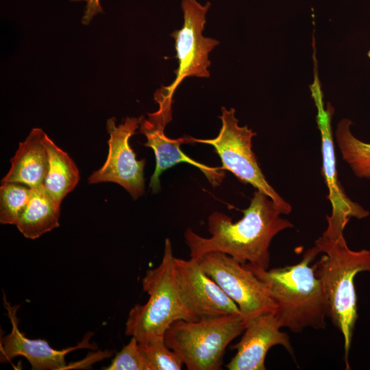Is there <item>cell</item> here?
Wrapping results in <instances>:
<instances>
[{"label": "cell", "instance_id": "cell-1", "mask_svg": "<svg viewBox=\"0 0 370 370\" xmlns=\"http://www.w3.org/2000/svg\"><path fill=\"white\" fill-rule=\"evenodd\" d=\"M243 217L236 222L220 212L208 217L211 234L204 238L188 228L185 241L190 258H199L213 251L225 253L242 264L268 269L270 263L269 247L272 239L280 232L293 227L283 219L280 207L265 193L256 190Z\"/></svg>", "mask_w": 370, "mask_h": 370}, {"label": "cell", "instance_id": "cell-2", "mask_svg": "<svg viewBox=\"0 0 370 370\" xmlns=\"http://www.w3.org/2000/svg\"><path fill=\"white\" fill-rule=\"evenodd\" d=\"M321 253L308 249L296 264L263 269L245 265L267 286L275 305L274 314L281 328L300 332L306 328L324 329L328 306L321 284L310 263Z\"/></svg>", "mask_w": 370, "mask_h": 370}, {"label": "cell", "instance_id": "cell-3", "mask_svg": "<svg viewBox=\"0 0 370 370\" xmlns=\"http://www.w3.org/2000/svg\"><path fill=\"white\" fill-rule=\"evenodd\" d=\"M324 254L313 265L328 306V317L344 339L345 362L349 369L348 355L358 319L354 278L370 271V249H350L344 236L336 240L323 236L314 242Z\"/></svg>", "mask_w": 370, "mask_h": 370}, {"label": "cell", "instance_id": "cell-4", "mask_svg": "<svg viewBox=\"0 0 370 370\" xmlns=\"http://www.w3.org/2000/svg\"><path fill=\"white\" fill-rule=\"evenodd\" d=\"M175 256L169 238L164 242L160 264L147 270L142 279L147 301L136 304L129 311L125 334L139 343L164 341L166 330L178 320H199L185 304L175 275Z\"/></svg>", "mask_w": 370, "mask_h": 370}, {"label": "cell", "instance_id": "cell-5", "mask_svg": "<svg viewBox=\"0 0 370 370\" xmlns=\"http://www.w3.org/2000/svg\"><path fill=\"white\" fill-rule=\"evenodd\" d=\"M246 328L243 315L178 320L166 332V345L188 370H219L227 347Z\"/></svg>", "mask_w": 370, "mask_h": 370}, {"label": "cell", "instance_id": "cell-6", "mask_svg": "<svg viewBox=\"0 0 370 370\" xmlns=\"http://www.w3.org/2000/svg\"><path fill=\"white\" fill-rule=\"evenodd\" d=\"M221 127L217 137L199 139L192 137L193 143L212 145L219 156L223 171L233 173L240 181L252 185L269 196L282 210L284 214L291 212V206L282 199L269 184L259 166L252 151V138L256 135L247 125L240 126L235 110L221 108Z\"/></svg>", "mask_w": 370, "mask_h": 370}, {"label": "cell", "instance_id": "cell-7", "mask_svg": "<svg viewBox=\"0 0 370 370\" xmlns=\"http://www.w3.org/2000/svg\"><path fill=\"white\" fill-rule=\"evenodd\" d=\"M210 2L201 4L197 0H182L184 23L180 29L171 34L175 40L178 67L174 71L175 78L167 86H162L154 95L156 102L173 103L175 89L187 77H208L210 52L219 42L202 34L206 23Z\"/></svg>", "mask_w": 370, "mask_h": 370}, {"label": "cell", "instance_id": "cell-8", "mask_svg": "<svg viewBox=\"0 0 370 370\" xmlns=\"http://www.w3.org/2000/svg\"><path fill=\"white\" fill-rule=\"evenodd\" d=\"M311 96L317 110V123L321 133L322 173L328 188V199L332 211L327 217L328 226L322 236L336 240L343 236V231L351 218L362 219L369 212L346 195L338 180L331 121L334 109L330 103L326 108L317 66H314V79L310 85Z\"/></svg>", "mask_w": 370, "mask_h": 370}, {"label": "cell", "instance_id": "cell-9", "mask_svg": "<svg viewBox=\"0 0 370 370\" xmlns=\"http://www.w3.org/2000/svg\"><path fill=\"white\" fill-rule=\"evenodd\" d=\"M196 259L238 306L246 326L260 314L274 312L275 305L266 284L245 265L219 251L207 253Z\"/></svg>", "mask_w": 370, "mask_h": 370}, {"label": "cell", "instance_id": "cell-10", "mask_svg": "<svg viewBox=\"0 0 370 370\" xmlns=\"http://www.w3.org/2000/svg\"><path fill=\"white\" fill-rule=\"evenodd\" d=\"M143 116L126 117L118 126L112 117L106 122L110 135L108 153L103 166L88 177L89 184L114 182L122 186L133 199L145 192L144 167L146 159L136 160L130 139L138 128Z\"/></svg>", "mask_w": 370, "mask_h": 370}, {"label": "cell", "instance_id": "cell-11", "mask_svg": "<svg viewBox=\"0 0 370 370\" xmlns=\"http://www.w3.org/2000/svg\"><path fill=\"white\" fill-rule=\"evenodd\" d=\"M158 106V110L149 113L148 119L143 118L140 124V132L147 139L144 145L151 148L156 157V167L149 182L152 193H156L160 188V175L165 170L180 163H188L196 166L212 186L219 185L224 178V171L221 167H211L197 162L181 150V145L194 143L191 136H182L176 139L168 138L164 130L166 125L172 119V106L165 104Z\"/></svg>", "mask_w": 370, "mask_h": 370}, {"label": "cell", "instance_id": "cell-12", "mask_svg": "<svg viewBox=\"0 0 370 370\" xmlns=\"http://www.w3.org/2000/svg\"><path fill=\"white\" fill-rule=\"evenodd\" d=\"M174 269L182 297L197 319L242 315L238 306L204 271L197 259L175 257Z\"/></svg>", "mask_w": 370, "mask_h": 370}, {"label": "cell", "instance_id": "cell-13", "mask_svg": "<svg viewBox=\"0 0 370 370\" xmlns=\"http://www.w3.org/2000/svg\"><path fill=\"white\" fill-rule=\"evenodd\" d=\"M281 327L273 312L260 314L247 325L241 340L231 349H236L226 367L229 370H265V358L269 349L282 345L293 354L288 336Z\"/></svg>", "mask_w": 370, "mask_h": 370}, {"label": "cell", "instance_id": "cell-14", "mask_svg": "<svg viewBox=\"0 0 370 370\" xmlns=\"http://www.w3.org/2000/svg\"><path fill=\"white\" fill-rule=\"evenodd\" d=\"M5 308L12 323L10 334L1 339V362H9L17 356L25 357L34 370L63 369L66 366V355L77 349H95L96 347L88 343L89 335L75 347L57 350L50 346L44 339L27 338L20 331L16 317L18 307L12 306L5 299Z\"/></svg>", "mask_w": 370, "mask_h": 370}, {"label": "cell", "instance_id": "cell-15", "mask_svg": "<svg viewBox=\"0 0 370 370\" xmlns=\"http://www.w3.org/2000/svg\"><path fill=\"white\" fill-rule=\"evenodd\" d=\"M47 134L40 128H33L25 140L21 142L11 166L1 182H15L31 188L42 185L49 170Z\"/></svg>", "mask_w": 370, "mask_h": 370}, {"label": "cell", "instance_id": "cell-16", "mask_svg": "<svg viewBox=\"0 0 370 370\" xmlns=\"http://www.w3.org/2000/svg\"><path fill=\"white\" fill-rule=\"evenodd\" d=\"M60 204L43 184L32 188L27 206L16 225L18 230L25 238L34 240L58 227Z\"/></svg>", "mask_w": 370, "mask_h": 370}, {"label": "cell", "instance_id": "cell-17", "mask_svg": "<svg viewBox=\"0 0 370 370\" xmlns=\"http://www.w3.org/2000/svg\"><path fill=\"white\" fill-rule=\"evenodd\" d=\"M49 170L43 186L58 203L77 185L80 176L78 168L69 154L57 146L47 136Z\"/></svg>", "mask_w": 370, "mask_h": 370}, {"label": "cell", "instance_id": "cell-18", "mask_svg": "<svg viewBox=\"0 0 370 370\" xmlns=\"http://www.w3.org/2000/svg\"><path fill=\"white\" fill-rule=\"evenodd\" d=\"M352 122L343 119L338 123L335 138L343 157L354 173L370 180V143L360 140L351 131Z\"/></svg>", "mask_w": 370, "mask_h": 370}, {"label": "cell", "instance_id": "cell-19", "mask_svg": "<svg viewBox=\"0 0 370 370\" xmlns=\"http://www.w3.org/2000/svg\"><path fill=\"white\" fill-rule=\"evenodd\" d=\"M32 188L20 183L1 182L0 186V223L16 225L27 206Z\"/></svg>", "mask_w": 370, "mask_h": 370}, {"label": "cell", "instance_id": "cell-20", "mask_svg": "<svg viewBox=\"0 0 370 370\" xmlns=\"http://www.w3.org/2000/svg\"><path fill=\"white\" fill-rule=\"evenodd\" d=\"M147 364L148 370H180L184 362L180 356L160 341L139 343Z\"/></svg>", "mask_w": 370, "mask_h": 370}, {"label": "cell", "instance_id": "cell-21", "mask_svg": "<svg viewBox=\"0 0 370 370\" xmlns=\"http://www.w3.org/2000/svg\"><path fill=\"white\" fill-rule=\"evenodd\" d=\"M106 370H148L138 341L131 337L130 342L119 352Z\"/></svg>", "mask_w": 370, "mask_h": 370}, {"label": "cell", "instance_id": "cell-22", "mask_svg": "<svg viewBox=\"0 0 370 370\" xmlns=\"http://www.w3.org/2000/svg\"><path fill=\"white\" fill-rule=\"evenodd\" d=\"M85 1V10L82 18L84 25H88L94 16L99 13H102L103 10L100 4V0H72Z\"/></svg>", "mask_w": 370, "mask_h": 370}, {"label": "cell", "instance_id": "cell-23", "mask_svg": "<svg viewBox=\"0 0 370 370\" xmlns=\"http://www.w3.org/2000/svg\"><path fill=\"white\" fill-rule=\"evenodd\" d=\"M367 55H368L369 58H370V50L368 51Z\"/></svg>", "mask_w": 370, "mask_h": 370}]
</instances>
